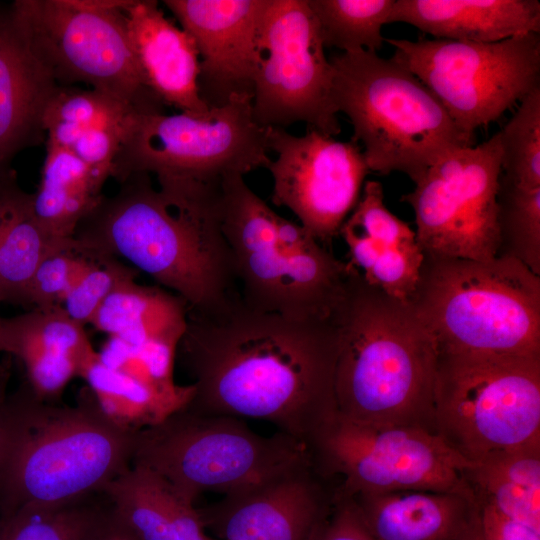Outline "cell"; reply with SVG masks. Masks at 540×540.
<instances>
[{
  "label": "cell",
  "mask_w": 540,
  "mask_h": 540,
  "mask_svg": "<svg viewBox=\"0 0 540 540\" xmlns=\"http://www.w3.org/2000/svg\"><path fill=\"white\" fill-rule=\"evenodd\" d=\"M336 352L332 314L264 311L241 297L188 313L177 349L194 386L185 408L264 420L309 446L336 413Z\"/></svg>",
  "instance_id": "cell-1"
},
{
  "label": "cell",
  "mask_w": 540,
  "mask_h": 540,
  "mask_svg": "<svg viewBox=\"0 0 540 540\" xmlns=\"http://www.w3.org/2000/svg\"><path fill=\"white\" fill-rule=\"evenodd\" d=\"M221 180L166 191L149 174L130 175L79 223L72 250L127 261L180 297L188 313L225 307L241 295L220 227Z\"/></svg>",
  "instance_id": "cell-2"
},
{
  "label": "cell",
  "mask_w": 540,
  "mask_h": 540,
  "mask_svg": "<svg viewBox=\"0 0 540 540\" xmlns=\"http://www.w3.org/2000/svg\"><path fill=\"white\" fill-rule=\"evenodd\" d=\"M332 317L336 413L358 422L434 431L439 351L413 306L370 285L347 263Z\"/></svg>",
  "instance_id": "cell-3"
},
{
  "label": "cell",
  "mask_w": 540,
  "mask_h": 540,
  "mask_svg": "<svg viewBox=\"0 0 540 540\" xmlns=\"http://www.w3.org/2000/svg\"><path fill=\"white\" fill-rule=\"evenodd\" d=\"M136 433L112 423L87 386L65 405L38 397L24 381L0 414V516L102 493L131 465Z\"/></svg>",
  "instance_id": "cell-4"
},
{
  "label": "cell",
  "mask_w": 540,
  "mask_h": 540,
  "mask_svg": "<svg viewBox=\"0 0 540 540\" xmlns=\"http://www.w3.org/2000/svg\"><path fill=\"white\" fill-rule=\"evenodd\" d=\"M408 302L439 352L540 355V276L515 258L424 255Z\"/></svg>",
  "instance_id": "cell-5"
},
{
  "label": "cell",
  "mask_w": 540,
  "mask_h": 540,
  "mask_svg": "<svg viewBox=\"0 0 540 540\" xmlns=\"http://www.w3.org/2000/svg\"><path fill=\"white\" fill-rule=\"evenodd\" d=\"M332 100L353 127L370 171L400 172L416 183L446 154L475 144L410 71L377 53H339Z\"/></svg>",
  "instance_id": "cell-6"
},
{
  "label": "cell",
  "mask_w": 540,
  "mask_h": 540,
  "mask_svg": "<svg viewBox=\"0 0 540 540\" xmlns=\"http://www.w3.org/2000/svg\"><path fill=\"white\" fill-rule=\"evenodd\" d=\"M311 459L308 446L286 434L260 435L244 419L184 407L135 434L131 464L154 471L195 505L205 492L243 493Z\"/></svg>",
  "instance_id": "cell-7"
},
{
  "label": "cell",
  "mask_w": 540,
  "mask_h": 540,
  "mask_svg": "<svg viewBox=\"0 0 540 540\" xmlns=\"http://www.w3.org/2000/svg\"><path fill=\"white\" fill-rule=\"evenodd\" d=\"M433 426L470 463L540 446V355L439 352Z\"/></svg>",
  "instance_id": "cell-8"
},
{
  "label": "cell",
  "mask_w": 540,
  "mask_h": 540,
  "mask_svg": "<svg viewBox=\"0 0 540 540\" xmlns=\"http://www.w3.org/2000/svg\"><path fill=\"white\" fill-rule=\"evenodd\" d=\"M127 0H16L10 10L59 86L84 83L138 113H164L146 85L127 29Z\"/></svg>",
  "instance_id": "cell-9"
},
{
  "label": "cell",
  "mask_w": 540,
  "mask_h": 540,
  "mask_svg": "<svg viewBox=\"0 0 540 540\" xmlns=\"http://www.w3.org/2000/svg\"><path fill=\"white\" fill-rule=\"evenodd\" d=\"M268 128L252 116V99L235 98L206 117L136 113L124 133L110 178L149 174L157 183H213L267 168Z\"/></svg>",
  "instance_id": "cell-10"
},
{
  "label": "cell",
  "mask_w": 540,
  "mask_h": 540,
  "mask_svg": "<svg viewBox=\"0 0 540 540\" xmlns=\"http://www.w3.org/2000/svg\"><path fill=\"white\" fill-rule=\"evenodd\" d=\"M308 448L316 468L344 495L422 490L474 499L465 476L472 463L421 426L364 423L335 413Z\"/></svg>",
  "instance_id": "cell-11"
},
{
  "label": "cell",
  "mask_w": 540,
  "mask_h": 540,
  "mask_svg": "<svg viewBox=\"0 0 540 540\" xmlns=\"http://www.w3.org/2000/svg\"><path fill=\"white\" fill-rule=\"evenodd\" d=\"M391 57L438 99L454 123L475 130L540 88V37L529 33L498 42L385 38Z\"/></svg>",
  "instance_id": "cell-12"
},
{
  "label": "cell",
  "mask_w": 540,
  "mask_h": 540,
  "mask_svg": "<svg viewBox=\"0 0 540 540\" xmlns=\"http://www.w3.org/2000/svg\"><path fill=\"white\" fill-rule=\"evenodd\" d=\"M324 49L307 0H266L252 98L258 125L286 129L303 122L330 136L340 133L332 100L333 67Z\"/></svg>",
  "instance_id": "cell-13"
},
{
  "label": "cell",
  "mask_w": 540,
  "mask_h": 540,
  "mask_svg": "<svg viewBox=\"0 0 540 540\" xmlns=\"http://www.w3.org/2000/svg\"><path fill=\"white\" fill-rule=\"evenodd\" d=\"M499 132L435 162L402 196L424 255L486 261L499 255Z\"/></svg>",
  "instance_id": "cell-14"
},
{
  "label": "cell",
  "mask_w": 540,
  "mask_h": 540,
  "mask_svg": "<svg viewBox=\"0 0 540 540\" xmlns=\"http://www.w3.org/2000/svg\"><path fill=\"white\" fill-rule=\"evenodd\" d=\"M268 149L276 154L266 168L273 180L272 203L289 209L314 239L331 250L370 172L361 146L313 129L296 136L286 129L268 128Z\"/></svg>",
  "instance_id": "cell-15"
},
{
  "label": "cell",
  "mask_w": 540,
  "mask_h": 540,
  "mask_svg": "<svg viewBox=\"0 0 540 540\" xmlns=\"http://www.w3.org/2000/svg\"><path fill=\"white\" fill-rule=\"evenodd\" d=\"M336 489L337 482L311 459L197 511L204 529L219 540H314L332 509Z\"/></svg>",
  "instance_id": "cell-16"
},
{
  "label": "cell",
  "mask_w": 540,
  "mask_h": 540,
  "mask_svg": "<svg viewBox=\"0 0 540 540\" xmlns=\"http://www.w3.org/2000/svg\"><path fill=\"white\" fill-rule=\"evenodd\" d=\"M194 40L200 59L199 94L209 109L253 98L259 27L266 0H164Z\"/></svg>",
  "instance_id": "cell-17"
},
{
  "label": "cell",
  "mask_w": 540,
  "mask_h": 540,
  "mask_svg": "<svg viewBox=\"0 0 540 540\" xmlns=\"http://www.w3.org/2000/svg\"><path fill=\"white\" fill-rule=\"evenodd\" d=\"M128 37L144 81L165 105L206 117L212 109L199 94L200 59L195 42L168 19L155 0H127Z\"/></svg>",
  "instance_id": "cell-18"
},
{
  "label": "cell",
  "mask_w": 540,
  "mask_h": 540,
  "mask_svg": "<svg viewBox=\"0 0 540 540\" xmlns=\"http://www.w3.org/2000/svg\"><path fill=\"white\" fill-rule=\"evenodd\" d=\"M58 87L10 6L0 9V174L19 152L46 140L44 115Z\"/></svg>",
  "instance_id": "cell-19"
},
{
  "label": "cell",
  "mask_w": 540,
  "mask_h": 540,
  "mask_svg": "<svg viewBox=\"0 0 540 540\" xmlns=\"http://www.w3.org/2000/svg\"><path fill=\"white\" fill-rule=\"evenodd\" d=\"M94 350L84 326L60 305L0 316V353L21 362L25 381L44 400L58 401L78 377L81 362Z\"/></svg>",
  "instance_id": "cell-20"
},
{
  "label": "cell",
  "mask_w": 540,
  "mask_h": 540,
  "mask_svg": "<svg viewBox=\"0 0 540 540\" xmlns=\"http://www.w3.org/2000/svg\"><path fill=\"white\" fill-rule=\"evenodd\" d=\"M435 39L491 43L540 32L538 0H395L389 23Z\"/></svg>",
  "instance_id": "cell-21"
},
{
  "label": "cell",
  "mask_w": 540,
  "mask_h": 540,
  "mask_svg": "<svg viewBox=\"0 0 540 540\" xmlns=\"http://www.w3.org/2000/svg\"><path fill=\"white\" fill-rule=\"evenodd\" d=\"M346 496L374 540H455L477 508L475 499L447 492L406 490Z\"/></svg>",
  "instance_id": "cell-22"
},
{
  "label": "cell",
  "mask_w": 540,
  "mask_h": 540,
  "mask_svg": "<svg viewBox=\"0 0 540 540\" xmlns=\"http://www.w3.org/2000/svg\"><path fill=\"white\" fill-rule=\"evenodd\" d=\"M102 494L139 540H210L195 505L145 466L131 464L105 485Z\"/></svg>",
  "instance_id": "cell-23"
},
{
  "label": "cell",
  "mask_w": 540,
  "mask_h": 540,
  "mask_svg": "<svg viewBox=\"0 0 540 540\" xmlns=\"http://www.w3.org/2000/svg\"><path fill=\"white\" fill-rule=\"evenodd\" d=\"M138 273L116 285L90 324L132 347L162 340L180 342L187 324L186 303L158 285L139 284Z\"/></svg>",
  "instance_id": "cell-24"
},
{
  "label": "cell",
  "mask_w": 540,
  "mask_h": 540,
  "mask_svg": "<svg viewBox=\"0 0 540 540\" xmlns=\"http://www.w3.org/2000/svg\"><path fill=\"white\" fill-rule=\"evenodd\" d=\"M40 182L30 193L35 218L58 242H68L102 198V184L72 152L45 143Z\"/></svg>",
  "instance_id": "cell-25"
},
{
  "label": "cell",
  "mask_w": 540,
  "mask_h": 540,
  "mask_svg": "<svg viewBox=\"0 0 540 540\" xmlns=\"http://www.w3.org/2000/svg\"><path fill=\"white\" fill-rule=\"evenodd\" d=\"M465 476L475 501L540 530V446L492 454Z\"/></svg>",
  "instance_id": "cell-26"
},
{
  "label": "cell",
  "mask_w": 540,
  "mask_h": 540,
  "mask_svg": "<svg viewBox=\"0 0 540 540\" xmlns=\"http://www.w3.org/2000/svg\"><path fill=\"white\" fill-rule=\"evenodd\" d=\"M71 240L58 242L42 229L34 216L30 193L16 181L10 190L0 239V303L24 306L27 286L37 266L49 254L71 249Z\"/></svg>",
  "instance_id": "cell-27"
},
{
  "label": "cell",
  "mask_w": 540,
  "mask_h": 540,
  "mask_svg": "<svg viewBox=\"0 0 540 540\" xmlns=\"http://www.w3.org/2000/svg\"><path fill=\"white\" fill-rule=\"evenodd\" d=\"M78 377L86 382L103 414L128 432L157 425L182 409L133 377L106 365L96 350L81 362Z\"/></svg>",
  "instance_id": "cell-28"
},
{
  "label": "cell",
  "mask_w": 540,
  "mask_h": 540,
  "mask_svg": "<svg viewBox=\"0 0 540 540\" xmlns=\"http://www.w3.org/2000/svg\"><path fill=\"white\" fill-rule=\"evenodd\" d=\"M136 113L104 92L59 86L44 115L46 143L67 149L78 131L98 128L125 131Z\"/></svg>",
  "instance_id": "cell-29"
},
{
  "label": "cell",
  "mask_w": 540,
  "mask_h": 540,
  "mask_svg": "<svg viewBox=\"0 0 540 540\" xmlns=\"http://www.w3.org/2000/svg\"><path fill=\"white\" fill-rule=\"evenodd\" d=\"M325 47L377 53L395 0H307Z\"/></svg>",
  "instance_id": "cell-30"
},
{
  "label": "cell",
  "mask_w": 540,
  "mask_h": 540,
  "mask_svg": "<svg viewBox=\"0 0 540 540\" xmlns=\"http://www.w3.org/2000/svg\"><path fill=\"white\" fill-rule=\"evenodd\" d=\"M497 201L499 255L540 276V188H520L500 175Z\"/></svg>",
  "instance_id": "cell-31"
},
{
  "label": "cell",
  "mask_w": 540,
  "mask_h": 540,
  "mask_svg": "<svg viewBox=\"0 0 540 540\" xmlns=\"http://www.w3.org/2000/svg\"><path fill=\"white\" fill-rule=\"evenodd\" d=\"M499 136L501 177L520 188H540V88L520 101Z\"/></svg>",
  "instance_id": "cell-32"
},
{
  "label": "cell",
  "mask_w": 540,
  "mask_h": 540,
  "mask_svg": "<svg viewBox=\"0 0 540 540\" xmlns=\"http://www.w3.org/2000/svg\"><path fill=\"white\" fill-rule=\"evenodd\" d=\"M102 510L90 498L57 507H22L0 516V540H81Z\"/></svg>",
  "instance_id": "cell-33"
},
{
  "label": "cell",
  "mask_w": 540,
  "mask_h": 540,
  "mask_svg": "<svg viewBox=\"0 0 540 540\" xmlns=\"http://www.w3.org/2000/svg\"><path fill=\"white\" fill-rule=\"evenodd\" d=\"M341 229L365 236L383 249L417 242L415 231L386 207L383 186L374 180L364 183L361 196Z\"/></svg>",
  "instance_id": "cell-34"
},
{
  "label": "cell",
  "mask_w": 540,
  "mask_h": 540,
  "mask_svg": "<svg viewBox=\"0 0 540 540\" xmlns=\"http://www.w3.org/2000/svg\"><path fill=\"white\" fill-rule=\"evenodd\" d=\"M139 272L112 257L90 259L88 267L62 303L67 315L82 326L90 324L97 310L125 277Z\"/></svg>",
  "instance_id": "cell-35"
},
{
  "label": "cell",
  "mask_w": 540,
  "mask_h": 540,
  "mask_svg": "<svg viewBox=\"0 0 540 540\" xmlns=\"http://www.w3.org/2000/svg\"><path fill=\"white\" fill-rule=\"evenodd\" d=\"M90 259L72 249H60L45 257L34 271L25 294L24 307L61 306L88 267Z\"/></svg>",
  "instance_id": "cell-36"
},
{
  "label": "cell",
  "mask_w": 540,
  "mask_h": 540,
  "mask_svg": "<svg viewBox=\"0 0 540 540\" xmlns=\"http://www.w3.org/2000/svg\"><path fill=\"white\" fill-rule=\"evenodd\" d=\"M423 259L417 242L392 247L379 255L363 278L388 296L407 302L417 286Z\"/></svg>",
  "instance_id": "cell-37"
},
{
  "label": "cell",
  "mask_w": 540,
  "mask_h": 540,
  "mask_svg": "<svg viewBox=\"0 0 540 540\" xmlns=\"http://www.w3.org/2000/svg\"><path fill=\"white\" fill-rule=\"evenodd\" d=\"M125 131L116 129H88L78 131L67 148L80 159L104 184L111 175Z\"/></svg>",
  "instance_id": "cell-38"
},
{
  "label": "cell",
  "mask_w": 540,
  "mask_h": 540,
  "mask_svg": "<svg viewBox=\"0 0 540 540\" xmlns=\"http://www.w3.org/2000/svg\"><path fill=\"white\" fill-rule=\"evenodd\" d=\"M314 540H374L353 501L336 490L334 504Z\"/></svg>",
  "instance_id": "cell-39"
},
{
  "label": "cell",
  "mask_w": 540,
  "mask_h": 540,
  "mask_svg": "<svg viewBox=\"0 0 540 540\" xmlns=\"http://www.w3.org/2000/svg\"><path fill=\"white\" fill-rule=\"evenodd\" d=\"M484 540H540V530L514 520L488 503L476 501Z\"/></svg>",
  "instance_id": "cell-40"
},
{
  "label": "cell",
  "mask_w": 540,
  "mask_h": 540,
  "mask_svg": "<svg viewBox=\"0 0 540 540\" xmlns=\"http://www.w3.org/2000/svg\"><path fill=\"white\" fill-rule=\"evenodd\" d=\"M81 540H139L115 515L110 506L103 508L98 518Z\"/></svg>",
  "instance_id": "cell-41"
},
{
  "label": "cell",
  "mask_w": 540,
  "mask_h": 540,
  "mask_svg": "<svg viewBox=\"0 0 540 540\" xmlns=\"http://www.w3.org/2000/svg\"><path fill=\"white\" fill-rule=\"evenodd\" d=\"M16 181V176L12 169L0 175V239L7 215L10 190Z\"/></svg>",
  "instance_id": "cell-42"
},
{
  "label": "cell",
  "mask_w": 540,
  "mask_h": 540,
  "mask_svg": "<svg viewBox=\"0 0 540 540\" xmlns=\"http://www.w3.org/2000/svg\"><path fill=\"white\" fill-rule=\"evenodd\" d=\"M12 375V357L6 355L0 361V414L8 397V385Z\"/></svg>",
  "instance_id": "cell-43"
},
{
  "label": "cell",
  "mask_w": 540,
  "mask_h": 540,
  "mask_svg": "<svg viewBox=\"0 0 540 540\" xmlns=\"http://www.w3.org/2000/svg\"><path fill=\"white\" fill-rule=\"evenodd\" d=\"M455 540H484L480 529L477 508L465 529Z\"/></svg>",
  "instance_id": "cell-44"
},
{
  "label": "cell",
  "mask_w": 540,
  "mask_h": 540,
  "mask_svg": "<svg viewBox=\"0 0 540 540\" xmlns=\"http://www.w3.org/2000/svg\"><path fill=\"white\" fill-rule=\"evenodd\" d=\"M210 540H213V539L210 538Z\"/></svg>",
  "instance_id": "cell-45"
}]
</instances>
